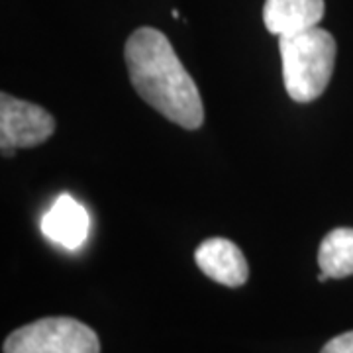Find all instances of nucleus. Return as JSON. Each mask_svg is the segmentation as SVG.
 Here are the masks:
<instances>
[{
	"label": "nucleus",
	"instance_id": "obj_10",
	"mask_svg": "<svg viewBox=\"0 0 353 353\" xmlns=\"http://www.w3.org/2000/svg\"><path fill=\"white\" fill-rule=\"evenodd\" d=\"M328 275H326V273H324V271H322V273H320V275H318V281H320V283H326V281H328Z\"/></svg>",
	"mask_w": 353,
	"mask_h": 353
},
{
	"label": "nucleus",
	"instance_id": "obj_2",
	"mask_svg": "<svg viewBox=\"0 0 353 353\" xmlns=\"http://www.w3.org/2000/svg\"><path fill=\"white\" fill-rule=\"evenodd\" d=\"M283 79L294 102L316 101L326 88L336 65V39L324 28L279 36Z\"/></svg>",
	"mask_w": 353,
	"mask_h": 353
},
{
	"label": "nucleus",
	"instance_id": "obj_8",
	"mask_svg": "<svg viewBox=\"0 0 353 353\" xmlns=\"http://www.w3.org/2000/svg\"><path fill=\"white\" fill-rule=\"evenodd\" d=\"M318 265L330 279L353 275V228H336L320 243Z\"/></svg>",
	"mask_w": 353,
	"mask_h": 353
},
{
	"label": "nucleus",
	"instance_id": "obj_4",
	"mask_svg": "<svg viewBox=\"0 0 353 353\" xmlns=\"http://www.w3.org/2000/svg\"><path fill=\"white\" fill-rule=\"evenodd\" d=\"M55 132V118L46 108L12 94L0 97V145L2 155H14L16 150L36 148Z\"/></svg>",
	"mask_w": 353,
	"mask_h": 353
},
{
	"label": "nucleus",
	"instance_id": "obj_5",
	"mask_svg": "<svg viewBox=\"0 0 353 353\" xmlns=\"http://www.w3.org/2000/svg\"><path fill=\"white\" fill-rule=\"evenodd\" d=\"M194 261L202 273L224 287H241L250 277L248 259L234 241L208 238L196 248Z\"/></svg>",
	"mask_w": 353,
	"mask_h": 353
},
{
	"label": "nucleus",
	"instance_id": "obj_3",
	"mask_svg": "<svg viewBox=\"0 0 353 353\" xmlns=\"http://www.w3.org/2000/svg\"><path fill=\"white\" fill-rule=\"evenodd\" d=\"M4 353H101V341L94 330L75 318H41L12 332Z\"/></svg>",
	"mask_w": 353,
	"mask_h": 353
},
{
	"label": "nucleus",
	"instance_id": "obj_9",
	"mask_svg": "<svg viewBox=\"0 0 353 353\" xmlns=\"http://www.w3.org/2000/svg\"><path fill=\"white\" fill-rule=\"evenodd\" d=\"M320 353H353V330L332 338Z\"/></svg>",
	"mask_w": 353,
	"mask_h": 353
},
{
	"label": "nucleus",
	"instance_id": "obj_1",
	"mask_svg": "<svg viewBox=\"0 0 353 353\" xmlns=\"http://www.w3.org/2000/svg\"><path fill=\"white\" fill-rule=\"evenodd\" d=\"M124 57L132 87L152 108L185 130L202 126L201 92L163 32L138 28L128 38Z\"/></svg>",
	"mask_w": 353,
	"mask_h": 353
},
{
	"label": "nucleus",
	"instance_id": "obj_7",
	"mask_svg": "<svg viewBox=\"0 0 353 353\" xmlns=\"http://www.w3.org/2000/svg\"><path fill=\"white\" fill-rule=\"evenodd\" d=\"M324 12V0H265L263 22L273 36H289L318 26Z\"/></svg>",
	"mask_w": 353,
	"mask_h": 353
},
{
	"label": "nucleus",
	"instance_id": "obj_6",
	"mask_svg": "<svg viewBox=\"0 0 353 353\" xmlns=\"http://www.w3.org/2000/svg\"><path fill=\"white\" fill-rule=\"evenodd\" d=\"M41 232L51 241L63 245L65 250H79L88 236L87 208L71 194H61L41 216Z\"/></svg>",
	"mask_w": 353,
	"mask_h": 353
}]
</instances>
